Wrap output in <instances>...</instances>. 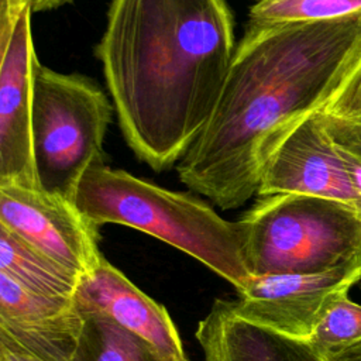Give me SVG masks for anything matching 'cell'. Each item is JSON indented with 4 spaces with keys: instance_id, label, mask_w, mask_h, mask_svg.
Instances as JSON below:
<instances>
[{
    "instance_id": "1",
    "label": "cell",
    "mask_w": 361,
    "mask_h": 361,
    "mask_svg": "<svg viewBox=\"0 0 361 361\" xmlns=\"http://www.w3.org/2000/svg\"><path fill=\"white\" fill-rule=\"evenodd\" d=\"M237 42L226 0H111L94 47L120 130L157 172L209 123Z\"/></svg>"
},
{
    "instance_id": "2",
    "label": "cell",
    "mask_w": 361,
    "mask_h": 361,
    "mask_svg": "<svg viewBox=\"0 0 361 361\" xmlns=\"http://www.w3.org/2000/svg\"><path fill=\"white\" fill-rule=\"evenodd\" d=\"M360 55L361 14L237 47L209 123L176 165L179 180L223 210L243 206L276 145L329 103Z\"/></svg>"
},
{
    "instance_id": "3",
    "label": "cell",
    "mask_w": 361,
    "mask_h": 361,
    "mask_svg": "<svg viewBox=\"0 0 361 361\" xmlns=\"http://www.w3.org/2000/svg\"><path fill=\"white\" fill-rule=\"evenodd\" d=\"M73 203L97 227L127 226L186 252L237 292L244 290L252 276L245 265L241 220L223 219L190 193L173 192L102 164L85 173Z\"/></svg>"
},
{
    "instance_id": "4",
    "label": "cell",
    "mask_w": 361,
    "mask_h": 361,
    "mask_svg": "<svg viewBox=\"0 0 361 361\" xmlns=\"http://www.w3.org/2000/svg\"><path fill=\"white\" fill-rule=\"evenodd\" d=\"M251 275H306L337 268L361 255V217L322 197L258 196L240 219Z\"/></svg>"
},
{
    "instance_id": "5",
    "label": "cell",
    "mask_w": 361,
    "mask_h": 361,
    "mask_svg": "<svg viewBox=\"0 0 361 361\" xmlns=\"http://www.w3.org/2000/svg\"><path fill=\"white\" fill-rule=\"evenodd\" d=\"M113 102L90 78L39 65L34 82L32 149L41 189L73 202L85 173L104 164Z\"/></svg>"
},
{
    "instance_id": "6",
    "label": "cell",
    "mask_w": 361,
    "mask_h": 361,
    "mask_svg": "<svg viewBox=\"0 0 361 361\" xmlns=\"http://www.w3.org/2000/svg\"><path fill=\"white\" fill-rule=\"evenodd\" d=\"M361 282V255L320 274L251 276L238 299L228 300L240 317L307 340L327 307Z\"/></svg>"
},
{
    "instance_id": "7",
    "label": "cell",
    "mask_w": 361,
    "mask_h": 361,
    "mask_svg": "<svg viewBox=\"0 0 361 361\" xmlns=\"http://www.w3.org/2000/svg\"><path fill=\"white\" fill-rule=\"evenodd\" d=\"M0 224L80 276L104 258L99 227L72 200L41 188L0 183Z\"/></svg>"
},
{
    "instance_id": "8",
    "label": "cell",
    "mask_w": 361,
    "mask_h": 361,
    "mask_svg": "<svg viewBox=\"0 0 361 361\" xmlns=\"http://www.w3.org/2000/svg\"><path fill=\"white\" fill-rule=\"evenodd\" d=\"M25 7L0 38V183L39 189L32 149L34 82L41 65Z\"/></svg>"
},
{
    "instance_id": "9",
    "label": "cell",
    "mask_w": 361,
    "mask_h": 361,
    "mask_svg": "<svg viewBox=\"0 0 361 361\" xmlns=\"http://www.w3.org/2000/svg\"><path fill=\"white\" fill-rule=\"evenodd\" d=\"M278 193L334 200L360 216V200L322 111L295 126L267 159L257 196Z\"/></svg>"
},
{
    "instance_id": "10",
    "label": "cell",
    "mask_w": 361,
    "mask_h": 361,
    "mask_svg": "<svg viewBox=\"0 0 361 361\" xmlns=\"http://www.w3.org/2000/svg\"><path fill=\"white\" fill-rule=\"evenodd\" d=\"M83 324L75 299L44 296L0 272V333L42 361H72Z\"/></svg>"
},
{
    "instance_id": "11",
    "label": "cell",
    "mask_w": 361,
    "mask_h": 361,
    "mask_svg": "<svg viewBox=\"0 0 361 361\" xmlns=\"http://www.w3.org/2000/svg\"><path fill=\"white\" fill-rule=\"evenodd\" d=\"M75 302L80 310L103 313L140 334L171 360L185 358L182 340L168 310L138 289L106 258L80 278Z\"/></svg>"
},
{
    "instance_id": "12",
    "label": "cell",
    "mask_w": 361,
    "mask_h": 361,
    "mask_svg": "<svg viewBox=\"0 0 361 361\" xmlns=\"http://www.w3.org/2000/svg\"><path fill=\"white\" fill-rule=\"evenodd\" d=\"M196 340L204 361H323L306 340L251 323L223 299L214 300L199 322Z\"/></svg>"
},
{
    "instance_id": "13",
    "label": "cell",
    "mask_w": 361,
    "mask_h": 361,
    "mask_svg": "<svg viewBox=\"0 0 361 361\" xmlns=\"http://www.w3.org/2000/svg\"><path fill=\"white\" fill-rule=\"evenodd\" d=\"M0 272L44 296L75 299L80 275L0 224Z\"/></svg>"
},
{
    "instance_id": "14",
    "label": "cell",
    "mask_w": 361,
    "mask_h": 361,
    "mask_svg": "<svg viewBox=\"0 0 361 361\" xmlns=\"http://www.w3.org/2000/svg\"><path fill=\"white\" fill-rule=\"evenodd\" d=\"M361 14V0H258L250 8L237 47L299 24L322 23Z\"/></svg>"
},
{
    "instance_id": "15",
    "label": "cell",
    "mask_w": 361,
    "mask_h": 361,
    "mask_svg": "<svg viewBox=\"0 0 361 361\" xmlns=\"http://www.w3.org/2000/svg\"><path fill=\"white\" fill-rule=\"evenodd\" d=\"M80 312L83 324L72 361H173L109 316L93 310Z\"/></svg>"
},
{
    "instance_id": "16",
    "label": "cell",
    "mask_w": 361,
    "mask_h": 361,
    "mask_svg": "<svg viewBox=\"0 0 361 361\" xmlns=\"http://www.w3.org/2000/svg\"><path fill=\"white\" fill-rule=\"evenodd\" d=\"M312 350L327 361L361 344V303L338 296L324 312L323 317L306 340Z\"/></svg>"
},
{
    "instance_id": "17",
    "label": "cell",
    "mask_w": 361,
    "mask_h": 361,
    "mask_svg": "<svg viewBox=\"0 0 361 361\" xmlns=\"http://www.w3.org/2000/svg\"><path fill=\"white\" fill-rule=\"evenodd\" d=\"M326 126L343 158L353 189L360 200L361 216V127L324 114Z\"/></svg>"
},
{
    "instance_id": "18",
    "label": "cell",
    "mask_w": 361,
    "mask_h": 361,
    "mask_svg": "<svg viewBox=\"0 0 361 361\" xmlns=\"http://www.w3.org/2000/svg\"><path fill=\"white\" fill-rule=\"evenodd\" d=\"M322 113L361 127V55Z\"/></svg>"
},
{
    "instance_id": "19",
    "label": "cell",
    "mask_w": 361,
    "mask_h": 361,
    "mask_svg": "<svg viewBox=\"0 0 361 361\" xmlns=\"http://www.w3.org/2000/svg\"><path fill=\"white\" fill-rule=\"evenodd\" d=\"M0 361H42L20 347L11 337L0 333Z\"/></svg>"
},
{
    "instance_id": "20",
    "label": "cell",
    "mask_w": 361,
    "mask_h": 361,
    "mask_svg": "<svg viewBox=\"0 0 361 361\" xmlns=\"http://www.w3.org/2000/svg\"><path fill=\"white\" fill-rule=\"evenodd\" d=\"M71 3H73V0H0V4H6V6L17 8V10L30 7L32 10V13L56 10V8L71 4Z\"/></svg>"
},
{
    "instance_id": "21",
    "label": "cell",
    "mask_w": 361,
    "mask_h": 361,
    "mask_svg": "<svg viewBox=\"0 0 361 361\" xmlns=\"http://www.w3.org/2000/svg\"><path fill=\"white\" fill-rule=\"evenodd\" d=\"M327 361H361V344L355 345V347L347 350L345 353L336 355Z\"/></svg>"
},
{
    "instance_id": "22",
    "label": "cell",
    "mask_w": 361,
    "mask_h": 361,
    "mask_svg": "<svg viewBox=\"0 0 361 361\" xmlns=\"http://www.w3.org/2000/svg\"><path fill=\"white\" fill-rule=\"evenodd\" d=\"M182 361H189V360H188V358H186V357H185V358H183V360H182Z\"/></svg>"
},
{
    "instance_id": "23",
    "label": "cell",
    "mask_w": 361,
    "mask_h": 361,
    "mask_svg": "<svg viewBox=\"0 0 361 361\" xmlns=\"http://www.w3.org/2000/svg\"><path fill=\"white\" fill-rule=\"evenodd\" d=\"M255 1H258V0H255Z\"/></svg>"
}]
</instances>
